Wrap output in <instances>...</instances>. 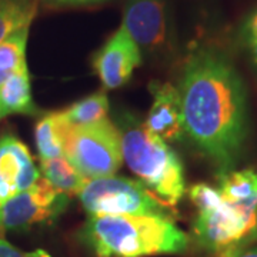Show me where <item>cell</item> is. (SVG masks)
Masks as SVG:
<instances>
[{
  "instance_id": "obj_1",
  "label": "cell",
  "mask_w": 257,
  "mask_h": 257,
  "mask_svg": "<svg viewBox=\"0 0 257 257\" xmlns=\"http://www.w3.org/2000/svg\"><path fill=\"white\" fill-rule=\"evenodd\" d=\"M180 100L184 135L226 175L239 162L248 135L247 96L221 52L200 47L184 64Z\"/></svg>"
},
{
  "instance_id": "obj_2",
  "label": "cell",
  "mask_w": 257,
  "mask_h": 257,
  "mask_svg": "<svg viewBox=\"0 0 257 257\" xmlns=\"http://www.w3.org/2000/svg\"><path fill=\"white\" fill-rule=\"evenodd\" d=\"M80 240L97 257H147L183 253L189 236L169 217L90 216Z\"/></svg>"
},
{
  "instance_id": "obj_3",
  "label": "cell",
  "mask_w": 257,
  "mask_h": 257,
  "mask_svg": "<svg viewBox=\"0 0 257 257\" xmlns=\"http://www.w3.org/2000/svg\"><path fill=\"white\" fill-rule=\"evenodd\" d=\"M123 160L157 200L173 207L183 197V166L165 140L145 124L128 123L120 135Z\"/></svg>"
},
{
  "instance_id": "obj_4",
  "label": "cell",
  "mask_w": 257,
  "mask_h": 257,
  "mask_svg": "<svg viewBox=\"0 0 257 257\" xmlns=\"http://www.w3.org/2000/svg\"><path fill=\"white\" fill-rule=\"evenodd\" d=\"M193 237L211 256H233L257 241V213L223 199L213 207L197 210Z\"/></svg>"
},
{
  "instance_id": "obj_5",
  "label": "cell",
  "mask_w": 257,
  "mask_h": 257,
  "mask_svg": "<svg viewBox=\"0 0 257 257\" xmlns=\"http://www.w3.org/2000/svg\"><path fill=\"white\" fill-rule=\"evenodd\" d=\"M63 155L87 180L114 176L123 162L120 132L109 119L70 126Z\"/></svg>"
},
{
  "instance_id": "obj_6",
  "label": "cell",
  "mask_w": 257,
  "mask_h": 257,
  "mask_svg": "<svg viewBox=\"0 0 257 257\" xmlns=\"http://www.w3.org/2000/svg\"><path fill=\"white\" fill-rule=\"evenodd\" d=\"M90 216H160L169 217V207L149 192L142 182L126 177L87 180L77 194Z\"/></svg>"
},
{
  "instance_id": "obj_7",
  "label": "cell",
  "mask_w": 257,
  "mask_h": 257,
  "mask_svg": "<svg viewBox=\"0 0 257 257\" xmlns=\"http://www.w3.org/2000/svg\"><path fill=\"white\" fill-rule=\"evenodd\" d=\"M67 204V194L39 177L30 189L0 203V234L52 221L66 210Z\"/></svg>"
},
{
  "instance_id": "obj_8",
  "label": "cell",
  "mask_w": 257,
  "mask_h": 257,
  "mask_svg": "<svg viewBox=\"0 0 257 257\" xmlns=\"http://www.w3.org/2000/svg\"><path fill=\"white\" fill-rule=\"evenodd\" d=\"M140 63V47L123 26L111 35L93 57V67L106 90L117 89L127 83Z\"/></svg>"
},
{
  "instance_id": "obj_9",
  "label": "cell",
  "mask_w": 257,
  "mask_h": 257,
  "mask_svg": "<svg viewBox=\"0 0 257 257\" xmlns=\"http://www.w3.org/2000/svg\"><path fill=\"white\" fill-rule=\"evenodd\" d=\"M39 177L26 145L15 136L0 139V203L30 189Z\"/></svg>"
},
{
  "instance_id": "obj_10",
  "label": "cell",
  "mask_w": 257,
  "mask_h": 257,
  "mask_svg": "<svg viewBox=\"0 0 257 257\" xmlns=\"http://www.w3.org/2000/svg\"><path fill=\"white\" fill-rule=\"evenodd\" d=\"M121 26L139 47L157 49L166 43V10L162 0H132Z\"/></svg>"
},
{
  "instance_id": "obj_11",
  "label": "cell",
  "mask_w": 257,
  "mask_h": 257,
  "mask_svg": "<svg viewBox=\"0 0 257 257\" xmlns=\"http://www.w3.org/2000/svg\"><path fill=\"white\" fill-rule=\"evenodd\" d=\"M153 103L149 110L145 127L165 142H176L186 136L179 89L170 83L150 84Z\"/></svg>"
},
{
  "instance_id": "obj_12",
  "label": "cell",
  "mask_w": 257,
  "mask_h": 257,
  "mask_svg": "<svg viewBox=\"0 0 257 257\" xmlns=\"http://www.w3.org/2000/svg\"><path fill=\"white\" fill-rule=\"evenodd\" d=\"M37 111L32 97L28 67L12 74L0 86V119L8 114H35Z\"/></svg>"
},
{
  "instance_id": "obj_13",
  "label": "cell",
  "mask_w": 257,
  "mask_h": 257,
  "mask_svg": "<svg viewBox=\"0 0 257 257\" xmlns=\"http://www.w3.org/2000/svg\"><path fill=\"white\" fill-rule=\"evenodd\" d=\"M70 127L63 111L47 113L37 121L35 139L40 160H49L64 156L63 146L67 130Z\"/></svg>"
},
{
  "instance_id": "obj_14",
  "label": "cell",
  "mask_w": 257,
  "mask_h": 257,
  "mask_svg": "<svg viewBox=\"0 0 257 257\" xmlns=\"http://www.w3.org/2000/svg\"><path fill=\"white\" fill-rule=\"evenodd\" d=\"M223 199L257 213V172L231 170L220 176L219 186Z\"/></svg>"
},
{
  "instance_id": "obj_15",
  "label": "cell",
  "mask_w": 257,
  "mask_h": 257,
  "mask_svg": "<svg viewBox=\"0 0 257 257\" xmlns=\"http://www.w3.org/2000/svg\"><path fill=\"white\" fill-rule=\"evenodd\" d=\"M42 177L64 194H79L87 179L64 156L40 160Z\"/></svg>"
},
{
  "instance_id": "obj_16",
  "label": "cell",
  "mask_w": 257,
  "mask_h": 257,
  "mask_svg": "<svg viewBox=\"0 0 257 257\" xmlns=\"http://www.w3.org/2000/svg\"><path fill=\"white\" fill-rule=\"evenodd\" d=\"M37 13V0H0V43L30 28Z\"/></svg>"
},
{
  "instance_id": "obj_17",
  "label": "cell",
  "mask_w": 257,
  "mask_h": 257,
  "mask_svg": "<svg viewBox=\"0 0 257 257\" xmlns=\"http://www.w3.org/2000/svg\"><path fill=\"white\" fill-rule=\"evenodd\" d=\"M29 28L8 37L0 43V86L12 74L26 69V46H28Z\"/></svg>"
},
{
  "instance_id": "obj_18",
  "label": "cell",
  "mask_w": 257,
  "mask_h": 257,
  "mask_svg": "<svg viewBox=\"0 0 257 257\" xmlns=\"http://www.w3.org/2000/svg\"><path fill=\"white\" fill-rule=\"evenodd\" d=\"M107 109H109L107 96L104 92H99L74 103L73 106L63 110V114L70 126H80V124H90L107 119L106 117Z\"/></svg>"
},
{
  "instance_id": "obj_19",
  "label": "cell",
  "mask_w": 257,
  "mask_h": 257,
  "mask_svg": "<svg viewBox=\"0 0 257 257\" xmlns=\"http://www.w3.org/2000/svg\"><path fill=\"white\" fill-rule=\"evenodd\" d=\"M190 199L197 210H204L213 207L223 200V196L219 189H214L209 184H196L190 189Z\"/></svg>"
},
{
  "instance_id": "obj_20",
  "label": "cell",
  "mask_w": 257,
  "mask_h": 257,
  "mask_svg": "<svg viewBox=\"0 0 257 257\" xmlns=\"http://www.w3.org/2000/svg\"><path fill=\"white\" fill-rule=\"evenodd\" d=\"M241 33H243L244 45L251 56V60L257 64V9L248 16Z\"/></svg>"
},
{
  "instance_id": "obj_21",
  "label": "cell",
  "mask_w": 257,
  "mask_h": 257,
  "mask_svg": "<svg viewBox=\"0 0 257 257\" xmlns=\"http://www.w3.org/2000/svg\"><path fill=\"white\" fill-rule=\"evenodd\" d=\"M0 257H52L46 250L36 248L33 251H22L20 248L10 244L8 240L0 237Z\"/></svg>"
},
{
  "instance_id": "obj_22",
  "label": "cell",
  "mask_w": 257,
  "mask_h": 257,
  "mask_svg": "<svg viewBox=\"0 0 257 257\" xmlns=\"http://www.w3.org/2000/svg\"><path fill=\"white\" fill-rule=\"evenodd\" d=\"M49 5L55 6H77V5H93V3H100L103 0H43Z\"/></svg>"
},
{
  "instance_id": "obj_23",
  "label": "cell",
  "mask_w": 257,
  "mask_h": 257,
  "mask_svg": "<svg viewBox=\"0 0 257 257\" xmlns=\"http://www.w3.org/2000/svg\"><path fill=\"white\" fill-rule=\"evenodd\" d=\"M230 257H257V248H251V250H241L239 253L233 254Z\"/></svg>"
}]
</instances>
